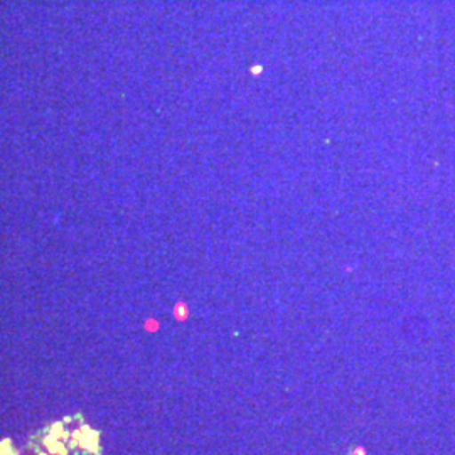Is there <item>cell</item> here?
<instances>
[{
	"label": "cell",
	"mask_w": 455,
	"mask_h": 455,
	"mask_svg": "<svg viewBox=\"0 0 455 455\" xmlns=\"http://www.w3.org/2000/svg\"><path fill=\"white\" fill-rule=\"evenodd\" d=\"M353 455H366V449L359 445V447H356V449H355V452H353Z\"/></svg>",
	"instance_id": "obj_1"
}]
</instances>
